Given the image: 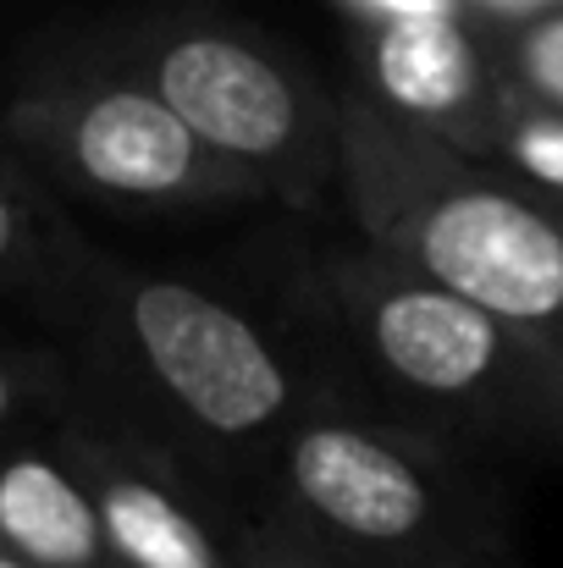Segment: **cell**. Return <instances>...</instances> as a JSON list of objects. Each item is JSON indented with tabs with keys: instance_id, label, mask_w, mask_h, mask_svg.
I'll use <instances>...</instances> for the list:
<instances>
[{
	"instance_id": "6da1fadb",
	"label": "cell",
	"mask_w": 563,
	"mask_h": 568,
	"mask_svg": "<svg viewBox=\"0 0 563 568\" xmlns=\"http://www.w3.org/2000/svg\"><path fill=\"white\" fill-rule=\"evenodd\" d=\"M386 243L436 287L525 332H563V226L492 183H431L386 193Z\"/></svg>"
},
{
	"instance_id": "7a4b0ae2",
	"label": "cell",
	"mask_w": 563,
	"mask_h": 568,
	"mask_svg": "<svg viewBox=\"0 0 563 568\" xmlns=\"http://www.w3.org/2000/svg\"><path fill=\"white\" fill-rule=\"evenodd\" d=\"M128 332L155 386L215 436H254L282 419L288 371L271 343L221 298L188 282H139Z\"/></svg>"
},
{
	"instance_id": "3957f363",
	"label": "cell",
	"mask_w": 563,
	"mask_h": 568,
	"mask_svg": "<svg viewBox=\"0 0 563 568\" xmlns=\"http://www.w3.org/2000/svg\"><path fill=\"white\" fill-rule=\"evenodd\" d=\"M61 161L111 199H178L204 172V139L167 105L161 89H94L39 116Z\"/></svg>"
},
{
	"instance_id": "277c9868",
	"label": "cell",
	"mask_w": 563,
	"mask_h": 568,
	"mask_svg": "<svg viewBox=\"0 0 563 568\" xmlns=\"http://www.w3.org/2000/svg\"><path fill=\"white\" fill-rule=\"evenodd\" d=\"M360 321L375 359L431 397H470L509 359V321L425 282L420 271L371 276L360 298Z\"/></svg>"
},
{
	"instance_id": "5b68a950",
	"label": "cell",
	"mask_w": 563,
	"mask_h": 568,
	"mask_svg": "<svg viewBox=\"0 0 563 568\" xmlns=\"http://www.w3.org/2000/svg\"><path fill=\"white\" fill-rule=\"evenodd\" d=\"M155 89L188 128L238 161H277L299 139V94L293 83L249 44L221 33L178 39L155 61Z\"/></svg>"
},
{
	"instance_id": "8992f818",
	"label": "cell",
	"mask_w": 563,
	"mask_h": 568,
	"mask_svg": "<svg viewBox=\"0 0 563 568\" xmlns=\"http://www.w3.org/2000/svg\"><path fill=\"white\" fill-rule=\"evenodd\" d=\"M288 480L338 536H354L365 547H403L431 525V491L420 469L398 447L343 419L293 436Z\"/></svg>"
},
{
	"instance_id": "52a82bcc",
	"label": "cell",
	"mask_w": 563,
	"mask_h": 568,
	"mask_svg": "<svg viewBox=\"0 0 563 568\" xmlns=\"http://www.w3.org/2000/svg\"><path fill=\"white\" fill-rule=\"evenodd\" d=\"M0 541L39 568L117 564L100 508H94V491L39 453H17L0 464Z\"/></svg>"
},
{
	"instance_id": "ba28073f",
	"label": "cell",
	"mask_w": 563,
	"mask_h": 568,
	"mask_svg": "<svg viewBox=\"0 0 563 568\" xmlns=\"http://www.w3.org/2000/svg\"><path fill=\"white\" fill-rule=\"evenodd\" d=\"M375 89L420 116V122H453L470 111L481 89V61L453 11H414V17H386L371 44Z\"/></svg>"
},
{
	"instance_id": "9c48e42d",
	"label": "cell",
	"mask_w": 563,
	"mask_h": 568,
	"mask_svg": "<svg viewBox=\"0 0 563 568\" xmlns=\"http://www.w3.org/2000/svg\"><path fill=\"white\" fill-rule=\"evenodd\" d=\"M94 508L122 568H221L215 541L199 530L183 503L128 469H94Z\"/></svg>"
},
{
	"instance_id": "30bf717a",
	"label": "cell",
	"mask_w": 563,
	"mask_h": 568,
	"mask_svg": "<svg viewBox=\"0 0 563 568\" xmlns=\"http://www.w3.org/2000/svg\"><path fill=\"white\" fill-rule=\"evenodd\" d=\"M509 161L525 178H536V183L563 193V116H531V122H520L509 133Z\"/></svg>"
},
{
	"instance_id": "8fae6325",
	"label": "cell",
	"mask_w": 563,
	"mask_h": 568,
	"mask_svg": "<svg viewBox=\"0 0 563 568\" xmlns=\"http://www.w3.org/2000/svg\"><path fill=\"white\" fill-rule=\"evenodd\" d=\"M520 72L553 111H563V17H542L520 39Z\"/></svg>"
},
{
	"instance_id": "7c38bea8",
	"label": "cell",
	"mask_w": 563,
	"mask_h": 568,
	"mask_svg": "<svg viewBox=\"0 0 563 568\" xmlns=\"http://www.w3.org/2000/svg\"><path fill=\"white\" fill-rule=\"evenodd\" d=\"M17 243H22V215H17V199L0 183V265L17 254Z\"/></svg>"
},
{
	"instance_id": "4fadbf2b",
	"label": "cell",
	"mask_w": 563,
	"mask_h": 568,
	"mask_svg": "<svg viewBox=\"0 0 563 568\" xmlns=\"http://www.w3.org/2000/svg\"><path fill=\"white\" fill-rule=\"evenodd\" d=\"M381 17H414V11H453V0H365Z\"/></svg>"
},
{
	"instance_id": "5bb4252c",
	"label": "cell",
	"mask_w": 563,
	"mask_h": 568,
	"mask_svg": "<svg viewBox=\"0 0 563 568\" xmlns=\"http://www.w3.org/2000/svg\"><path fill=\"white\" fill-rule=\"evenodd\" d=\"M0 568H39V564H28V558H22V552H11V547H6V541H0Z\"/></svg>"
},
{
	"instance_id": "9a60e30c",
	"label": "cell",
	"mask_w": 563,
	"mask_h": 568,
	"mask_svg": "<svg viewBox=\"0 0 563 568\" xmlns=\"http://www.w3.org/2000/svg\"><path fill=\"white\" fill-rule=\"evenodd\" d=\"M6 408H11V381H6V371H0V419H6Z\"/></svg>"
},
{
	"instance_id": "2e32d148",
	"label": "cell",
	"mask_w": 563,
	"mask_h": 568,
	"mask_svg": "<svg viewBox=\"0 0 563 568\" xmlns=\"http://www.w3.org/2000/svg\"><path fill=\"white\" fill-rule=\"evenodd\" d=\"M492 6H542V0H492Z\"/></svg>"
},
{
	"instance_id": "e0dca14e",
	"label": "cell",
	"mask_w": 563,
	"mask_h": 568,
	"mask_svg": "<svg viewBox=\"0 0 563 568\" xmlns=\"http://www.w3.org/2000/svg\"><path fill=\"white\" fill-rule=\"evenodd\" d=\"M265 568H304V564H265Z\"/></svg>"
}]
</instances>
